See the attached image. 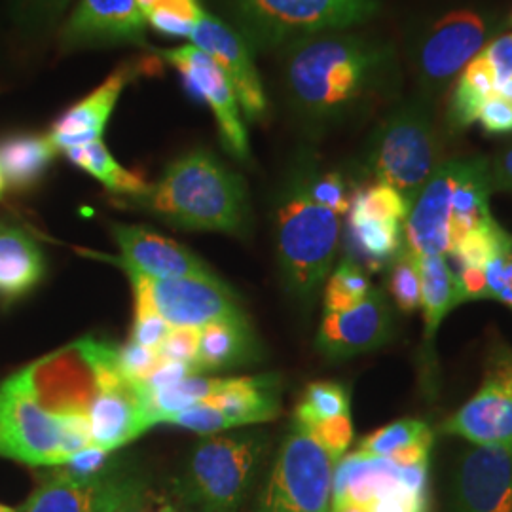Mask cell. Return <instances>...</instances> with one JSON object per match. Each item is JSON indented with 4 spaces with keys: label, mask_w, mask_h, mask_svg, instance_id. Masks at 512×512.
Wrapping results in <instances>:
<instances>
[{
    "label": "cell",
    "mask_w": 512,
    "mask_h": 512,
    "mask_svg": "<svg viewBox=\"0 0 512 512\" xmlns=\"http://www.w3.org/2000/svg\"><path fill=\"white\" fill-rule=\"evenodd\" d=\"M143 492V478L114 469L92 478L61 471L38 488L23 512H116Z\"/></svg>",
    "instance_id": "cell-14"
},
{
    "label": "cell",
    "mask_w": 512,
    "mask_h": 512,
    "mask_svg": "<svg viewBox=\"0 0 512 512\" xmlns=\"http://www.w3.org/2000/svg\"><path fill=\"white\" fill-rule=\"evenodd\" d=\"M497 21L475 10H456L437 19L416 44L414 65L425 99H435L494 38Z\"/></svg>",
    "instance_id": "cell-9"
},
{
    "label": "cell",
    "mask_w": 512,
    "mask_h": 512,
    "mask_svg": "<svg viewBox=\"0 0 512 512\" xmlns=\"http://www.w3.org/2000/svg\"><path fill=\"white\" fill-rule=\"evenodd\" d=\"M59 44L65 52L126 44L148 48L147 21L137 0H80L61 27Z\"/></svg>",
    "instance_id": "cell-15"
},
{
    "label": "cell",
    "mask_w": 512,
    "mask_h": 512,
    "mask_svg": "<svg viewBox=\"0 0 512 512\" xmlns=\"http://www.w3.org/2000/svg\"><path fill=\"white\" fill-rule=\"evenodd\" d=\"M494 74L495 90L512 78V31L492 38L480 52Z\"/></svg>",
    "instance_id": "cell-44"
},
{
    "label": "cell",
    "mask_w": 512,
    "mask_h": 512,
    "mask_svg": "<svg viewBox=\"0 0 512 512\" xmlns=\"http://www.w3.org/2000/svg\"><path fill=\"white\" fill-rule=\"evenodd\" d=\"M330 512H372V509L366 503L340 499V501H332L330 503Z\"/></svg>",
    "instance_id": "cell-53"
},
{
    "label": "cell",
    "mask_w": 512,
    "mask_h": 512,
    "mask_svg": "<svg viewBox=\"0 0 512 512\" xmlns=\"http://www.w3.org/2000/svg\"><path fill=\"white\" fill-rule=\"evenodd\" d=\"M154 2H156V0H137V4H139V8H141L143 16H145V12H148V10L154 6Z\"/></svg>",
    "instance_id": "cell-56"
},
{
    "label": "cell",
    "mask_w": 512,
    "mask_h": 512,
    "mask_svg": "<svg viewBox=\"0 0 512 512\" xmlns=\"http://www.w3.org/2000/svg\"><path fill=\"white\" fill-rule=\"evenodd\" d=\"M495 93H497L499 97H503L505 101L512 103V78L511 80H507L505 84H501V86L495 90Z\"/></svg>",
    "instance_id": "cell-55"
},
{
    "label": "cell",
    "mask_w": 512,
    "mask_h": 512,
    "mask_svg": "<svg viewBox=\"0 0 512 512\" xmlns=\"http://www.w3.org/2000/svg\"><path fill=\"white\" fill-rule=\"evenodd\" d=\"M372 291L363 268L346 256L330 274L325 289V311H346L361 304Z\"/></svg>",
    "instance_id": "cell-34"
},
{
    "label": "cell",
    "mask_w": 512,
    "mask_h": 512,
    "mask_svg": "<svg viewBox=\"0 0 512 512\" xmlns=\"http://www.w3.org/2000/svg\"><path fill=\"white\" fill-rule=\"evenodd\" d=\"M456 512H512V448L471 444L454 476Z\"/></svg>",
    "instance_id": "cell-18"
},
{
    "label": "cell",
    "mask_w": 512,
    "mask_h": 512,
    "mask_svg": "<svg viewBox=\"0 0 512 512\" xmlns=\"http://www.w3.org/2000/svg\"><path fill=\"white\" fill-rule=\"evenodd\" d=\"M387 289L403 313H414L421 308V274L418 256L406 247L389 264Z\"/></svg>",
    "instance_id": "cell-36"
},
{
    "label": "cell",
    "mask_w": 512,
    "mask_h": 512,
    "mask_svg": "<svg viewBox=\"0 0 512 512\" xmlns=\"http://www.w3.org/2000/svg\"><path fill=\"white\" fill-rule=\"evenodd\" d=\"M461 173V158L446 160L421 188L404 220V247L416 256L452 253L454 190Z\"/></svg>",
    "instance_id": "cell-16"
},
{
    "label": "cell",
    "mask_w": 512,
    "mask_h": 512,
    "mask_svg": "<svg viewBox=\"0 0 512 512\" xmlns=\"http://www.w3.org/2000/svg\"><path fill=\"white\" fill-rule=\"evenodd\" d=\"M150 512V511H148ZM154 512H179V509H175V507H173V505H164V507H160V509H158V511H154Z\"/></svg>",
    "instance_id": "cell-57"
},
{
    "label": "cell",
    "mask_w": 512,
    "mask_h": 512,
    "mask_svg": "<svg viewBox=\"0 0 512 512\" xmlns=\"http://www.w3.org/2000/svg\"><path fill=\"white\" fill-rule=\"evenodd\" d=\"M112 234L122 251V258L118 260L150 279L211 274L192 251L150 228L114 224Z\"/></svg>",
    "instance_id": "cell-21"
},
{
    "label": "cell",
    "mask_w": 512,
    "mask_h": 512,
    "mask_svg": "<svg viewBox=\"0 0 512 512\" xmlns=\"http://www.w3.org/2000/svg\"><path fill=\"white\" fill-rule=\"evenodd\" d=\"M421 274V311H423V346L421 357L425 370L435 372V338L444 317L458 308L459 300L456 274L446 262V256H418Z\"/></svg>",
    "instance_id": "cell-24"
},
{
    "label": "cell",
    "mask_w": 512,
    "mask_h": 512,
    "mask_svg": "<svg viewBox=\"0 0 512 512\" xmlns=\"http://www.w3.org/2000/svg\"><path fill=\"white\" fill-rule=\"evenodd\" d=\"M260 348L249 319L211 323L200 330V346L194 361L198 374L249 365L260 359Z\"/></svg>",
    "instance_id": "cell-25"
},
{
    "label": "cell",
    "mask_w": 512,
    "mask_h": 512,
    "mask_svg": "<svg viewBox=\"0 0 512 512\" xmlns=\"http://www.w3.org/2000/svg\"><path fill=\"white\" fill-rule=\"evenodd\" d=\"M427 471L429 465L399 467L389 459L370 458L355 452L340 459L336 465L332 501L349 499L368 505L384 495L401 490L427 494Z\"/></svg>",
    "instance_id": "cell-20"
},
{
    "label": "cell",
    "mask_w": 512,
    "mask_h": 512,
    "mask_svg": "<svg viewBox=\"0 0 512 512\" xmlns=\"http://www.w3.org/2000/svg\"><path fill=\"white\" fill-rule=\"evenodd\" d=\"M393 338V311L384 293L372 289L351 310L325 311L317 349L329 359H349L382 348Z\"/></svg>",
    "instance_id": "cell-19"
},
{
    "label": "cell",
    "mask_w": 512,
    "mask_h": 512,
    "mask_svg": "<svg viewBox=\"0 0 512 512\" xmlns=\"http://www.w3.org/2000/svg\"><path fill=\"white\" fill-rule=\"evenodd\" d=\"M118 365L131 382H145L148 376L162 365V359L158 351L129 342L126 346L118 348Z\"/></svg>",
    "instance_id": "cell-42"
},
{
    "label": "cell",
    "mask_w": 512,
    "mask_h": 512,
    "mask_svg": "<svg viewBox=\"0 0 512 512\" xmlns=\"http://www.w3.org/2000/svg\"><path fill=\"white\" fill-rule=\"evenodd\" d=\"M88 416L93 446L109 452L139 439L145 431L154 427L137 382L118 389L99 391Z\"/></svg>",
    "instance_id": "cell-22"
},
{
    "label": "cell",
    "mask_w": 512,
    "mask_h": 512,
    "mask_svg": "<svg viewBox=\"0 0 512 512\" xmlns=\"http://www.w3.org/2000/svg\"><path fill=\"white\" fill-rule=\"evenodd\" d=\"M440 431L478 446L512 448V351H495L482 387Z\"/></svg>",
    "instance_id": "cell-11"
},
{
    "label": "cell",
    "mask_w": 512,
    "mask_h": 512,
    "mask_svg": "<svg viewBox=\"0 0 512 512\" xmlns=\"http://www.w3.org/2000/svg\"><path fill=\"white\" fill-rule=\"evenodd\" d=\"M484 274L488 298H494L512 310V234H507L499 253L484 268Z\"/></svg>",
    "instance_id": "cell-39"
},
{
    "label": "cell",
    "mask_w": 512,
    "mask_h": 512,
    "mask_svg": "<svg viewBox=\"0 0 512 512\" xmlns=\"http://www.w3.org/2000/svg\"><path fill=\"white\" fill-rule=\"evenodd\" d=\"M239 33L256 50L344 31L376 18L380 0H228Z\"/></svg>",
    "instance_id": "cell-6"
},
{
    "label": "cell",
    "mask_w": 512,
    "mask_h": 512,
    "mask_svg": "<svg viewBox=\"0 0 512 512\" xmlns=\"http://www.w3.org/2000/svg\"><path fill=\"white\" fill-rule=\"evenodd\" d=\"M190 376H198L196 368L192 363H175V361H165L158 366L145 382L141 384L147 387L148 391H162L171 385L179 384Z\"/></svg>",
    "instance_id": "cell-48"
},
{
    "label": "cell",
    "mask_w": 512,
    "mask_h": 512,
    "mask_svg": "<svg viewBox=\"0 0 512 512\" xmlns=\"http://www.w3.org/2000/svg\"><path fill=\"white\" fill-rule=\"evenodd\" d=\"M338 459L293 421L256 512H330Z\"/></svg>",
    "instance_id": "cell-7"
},
{
    "label": "cell",
    "mask_w": 512,
    "mask_h": 512,
    "mask_svg": "<svg viewBox=\"0 0 512 512\" xmlns=\"http://www.w3.org/2000/svg\"><path fill=\"white\" fill-rule=\"evenodd\" d=\"M65 420L38 401L29 370L0 385V456L27 465H63Z\"/></svg>",
    "instance_id": "cell-8"
},
{
    "label": "cell",
    "mask_w": 512,
    "mask_h": 512,
    "mask_svg": "<svg viewBox=\"0 0 512 512\" xmlns=\"http://www.w3.org/2000/svg\"><path fill=\"white\" fill-rule=\"evenodd\" d=\"M190 40L228 76L238 95L243 118L249 122H262L270 112V101L256 69L253 48L241 37V33L213 14L203 12L202 18L194 23Z\"/></svg>",
    "instance_id": "cell-13"
},
{
    "label": "cell",
    "mask_w": 512,
    "mask_h": 512,
    "mask_svg": "<svg viewBox=\"0 0 512 512\" xmlns=\"http://www.w3.org/2000/svg\"><path fill=\"white\" fill-rule=\"evenodd\" d=\"M410 213V203L403 196L387 186L374 183L357 188L351 196L349 217L353 219L395 220L404 222Z\"/></svg>",
    "instance_id": "cell-31"
},
{
    "label": "cell",
    "mask_w": 512,
    "mask_h": 512,
    "mask_svg": "<svg viewBox=\"0 0 512 512\" xmlns=\"http://www.w3.org/2000/svg\"><path fill=\"white\" fill-rule=\"evenodd\" d=\"M165 423H171V425H179L184 429H190V431H196L200 435H215L220 431H226V429H232L234 423L228 420L222 412L207 406V404L198 403L194 406H188L181 412L173 414L171 418H167Z\"/></svg>",
    "instance_id": "cell-40"
},
{
    "label": "cell",
    "mask_w": 512,
    "mask_h": 512,
    "mask_svg": "<svg viewBox=\"0 0 512 512\" xmlns=\"http://www.w3.org/2000/svg\"><path fill=\"white\" fill-rule=\"evenodd\" d=\"M71 2L73 0H8L12 19L29 35H44L54 29Z\"/></svg>",
    "instance_id": "cell-37"
},
{
    "label": "cell",
    "mask_w": 512,
    "mask_h": 512,
    "mask_svg": "<svg viewBox=\"0 0 512 512\" xmlns=\"http://www.w3.org/2000/svg\"><path fill=\"white\" fill-rule=\"evenodd\" d=\"M397 55L389 42L325 33L285 48L283 88L298 118L327 128L370 109L393 90Z\"/></svg>",
    "instance_id": "cell-1"
},
{
    "label": "cell",
    "mask_w": 512,
    "mask_h": 512,
    "mask_svg": "<svg viewBox=\"0 0 512 512\" xmlns=\"http://www.w3.org/2000/svg\"><path fill=\"white\" fill-rule=\"evenodd\" d=\"M495 95L494 74L482 55L461 71L446 110V126L450 133H461L478 122L482 105Z\"/></svg>",
    "instance_id": "cell-29"
},
{
    "label": "cell",
    "mask_w": 512,
    "mask_h": 512,
    "mask_svg": "<svg viewBox=\"0 0 512 512\" xmlns=\"http://www.w3.org/2000/svg\"><path fill=\"white\" fill-rule=\"evenodd\" d=\"M509 232H505L495 220L469 232L465 238L459 239L452 249V256L458 268H480L484 270L488 262L494 258Z\"/></svg>",
    "instance_id": "cell-35"
},
{
    "label": "cell",
    "mask_w": 512,
    "mask_h": 512,
    "mask_svg": "<svg viewBox=\"0 0 512 512\" xmlns=\"http://www.w3.org/2000/svg\"><path fill=\"white\" fill-rule=\"evenodd\" d=\"M44 275V256L23 230L0 226V293L19 296Z\"/></svg>",
    "instance_id": "cell-27"
},
{
    "label": "cell",
    "mask_w": 512,
    "mask_h": 512,
    "mask_svg": "<svg viewBox=\"0 0 512 512\" xmlns=\"http://www.w3.org/2000/svg\"><path fill=\"white\" fill-rule=\"evenodd\" d=\"M403 247V222L349 217L348 256L359 266L380 270L391 264Z\"/></svg>",
    "instance_id": "cell-28"
},
{
    "label": "cell",
    "mask_w": 512,
    "mask_h": 512,
    "mask_svg": "<svg viewBox=\"0 0 512 512\" xmlns=\"http://www.w3.org/2000/svg\"><path fill=\"white\" fill-rule=\"evenodd\" d=\"M511 23H512V14H511Z\"/></svg>",
    "instance_id": "cell-60"
},
{
    "label": "cell",
    "mask_w": 512,
    "mask_h": 512,
    "mask_svg": "<svg viewBox=\"0 0 512 512\" xmlns=\"http://www.w3.org/2000/svg\"><path fill=\"white\" fill-rule=\"evenodd\" d=\"M116 512H148L147 492L135 495L133 499H129L128 503Z\"/></svg>",
    "instance_id": "cell-54"
},
{
    "label": "cell",
    "mask_w": 512,
    "mask_h": 512,
    "mask_svg": "<svg viewBox=\"0 0 512 512\" xmlns=\"http://www.w3.org/2000/svg\"><path fill=\"white\" fill-rule=\"evenodd\" d=\"M131 203L171 226L198 232L243 236L251 228V202L243 177L198 148L165 167Z\"/></svg>",
    "instance_id": "cell-2"
},
{
    "label": "cell",
    "mask_w": 512,
    "mask_h": 512,
    "mask_svg": "<svg viewBox=\"0 0 512 512\" xmlns=\"http://www.w3.org/2000/svg\"><path fill=\"white\" fill-rule=\"evenodd\" d=\"M0 512H18L16 509H12V507H6V505H0Z\"/></svg>",
    "instance_id": "cell-59"
},
{
    "label": "cell",
    "mask_w": 512,
    "mask_h": 512,
    "mask_svg": "<svg viewBox=\"0 0 512 512\" xmlns=\"http://www.w3.org/2000/svg\"><path fill=\"white\" fill-rule=\"evenodd\" d=\"M308 160H300L275 205V243L287 291L311 302L327 281L340 247V217L317 205L306 184Z\"/></svg>",
    "instance_id": "cell-3"
},
{
    "label": "cell",
    "mask_w": 512,
    "mask_h": 512,
    "mask_svg": "<svg viewBox=\"0 0 512 512\" xmlns=\"http://www.w3.org/2000/svg\"><path fill=\"white\" fill-rule=\"evenodd\" d=\"M65 154L71 160V164L90 173L114 194L139 196L150 186L143 175L128 171L118 164L101 139L84 147L69 148L65 150Z\"/></svg>",
    "instance_id": "cell-30"
},
{
    "label": "cell",
    "mask_w": 512,
    "mask_h": 512,
    "mask_svg": "<svg viewBox=\"0 0 512 512\" xmlns=\"http://www.w3.org/2000/svg\"><path fill=\"white\" fill-rule=\"evenodd\" d=\"M490 183L494 192L512 194V147L490 160Z\"/></svg>",
    "instance_id": "cell-51"
},
{
    "label": "cell",
    "mask_w": 512,
    "mask_h": 512,
    "mask_svg": "<svg viewBox=\"0 0 512 512\" xmlns=\"http://www.w3.org/2000/svg\"><path fill=\"white\" fill-rule=\"evenodd\" d=\"M110 452L99 446H86L73 458L63 463V473L74 476V478H92L109 471Z\"/></svg>",
    "instance_id": "cell-45"
},
{
    "label": "cell",
    "mask_w": 512,
    "mask_h": 512,
    "mask_svg": "<svg viewBox=\"0 0 512 512\" xmlns=\"http://www.w3.org/2000/svg\"><path fill=\"white\" fill-rule=\"evenodd\" d=\"M304 429L329 452L332 458L338 459V461L344 458V454L353 440V425H351L349 414L319 421V423H315L311 427H304Z\"/></svg>",
    "instance_id": "cell-41"
},
{
    "label": "cell",
    "mask_w": 512,
    "mask_h": 512,
    "mask_svg": "<svg viewBox=\"0 0 512 512\" xmlns=\"http://www.w3.org/2000/svg\"><path fill=\"white\" fill-rule=\"evenodd\" d=\"M150 50L160 61L169 63L181 73L184 88L194 101L209 105L219 126L222 147L226 148L232 158L247 164L251 160V148L243 112L239 107L238 95L219 65L194 44L167 50Z\"/></svg>",
    "instance_id": "cell-10"
},
{
    "label": "cell",
    "mask_w": 512,
    "mask_h": 512,
    "mask_svg": "<svg viewBox=\"0 0 512 512\" xmlns=\"http://www.w3.org/2000/svg\"><path fill=\"white\" fill-rule=\"evenodd\" d=\"M150 10H162V12L173 14L177 18L192 21V23H196L198 19L202 18V14L205 12L200 0H156Z\"/></svg>",
    "instance_id": "cell-52"
},
{
    "label": "cell",
    "mask_w": 512,
    "mask_h": 512,
    "mask_svg": "<svg viewBox=\"0 0 512 512\" xmlns=\"http://www.w3.org/2000/svg\"><path fill=\"white\" fill-rule=\"evenodd\" d=\"M349 414L348 391L334 382H313L306 387L294 410V420L302 427Z\"/></svg>",
    "instance_id": "cell-32"
},
{
    "label": "cell",
    "mask_w": 512,
    "mask_h": 512,
    "mask_svg": "<svg viewBox=\"0 0 512 512\" xmlns=\"http://www.w3.org/2000/svg\"><path fill=\"white\" fill-rule=\"evenodd\" d=\"M145 21L154 31H158L160 35H165V37L188 38L190 40L192 31H194L192 21L177 18V16L167 14L162 10H148V12H145Z\"/></svg>",
    "instance_id": "cell-49"
},
{
    "label": "cell",
    "mask_w": 512,
    "mask_h": 512,
    "mask_svg": "<svg viewBox=\"0 0 512 512\" xmlns=\"http://www.w3.org/2000/svg\"><path fill=\"white\" fill-rule=\"evenodd\" d=\"M4 188H6V181H4V175H2V171H0V198H2V194H4Z\"/></svg>",
    "instance_id": "cell-58"
},
{
    "label": "cell",
    "mask_w": 512,
    "mask_h": 512,
    "mask_svg": "<svg viewBox=\"0 0 512 512\" xmlns=\"http://www.w3.org/2000/svg\"><path fill=\"white\" fill-rule=\"evenodd\" d=\"M429 439H435V435L425 421H393L361 440L357 452L370 456V458L385 459L389 458L391 454L403 450L406 446Z\"/></svg>",
    "instance_id": "cell-33"
},
{
    "label": "cell",
    "mask_w": 512,
    "mask_h": 512,
    "mask_svg": "<svg viewBox=\"0 0 512 512\" xmlns=\"http://www.w3.org/2000/svg\"><path fill=\"white\" fill-rule=\"evenodd\" d=\"M158 63L160 59L154 55L120 65L97 90L65 110L50 131L55 148L65 152L69 148L84 147L99 141L129 82L143 74L158 73Z\"/></svg>",
    "instance_id": "cell-17"
},
{
    "label": "cell",
    "mask_w": 512,
    "mask_h": 512,
    "mask_svg": "<svg viewBox=\"0 0 512 512\" xmlns=\"http://www.w3.org/2000/svg\"><path fill=\"white\" fill-rule=\"evenodd\" d=\"M456 274V285H458L459 300L461 304L467 300H480L488 298V283L486 274L480 268H459Z\"/></svg>",
    "instance_id": "cell-50"
},
{
    "label": "cell",
    "mask_w": 512,
    "mask_h": 512,
    "mask_svg": "<svg viewBox=\"0 0 512 512\" xmlns=\"http://www.w3.org/2000/svg\"><path fill=\"white\" fill-rule=\"evenodd\" d=\"M154 304L169 327L203 329L211 323L247 319L245 311L217 275L150 279Z\"/></svg>",
    "instance_id": "cell-12"
},
{
    "label": "cell",
    "mask_w": 512,
    "mask_h": 512,
    "mask_svg": "<svg viewBox=\"0 0 512 512\" xmlns=\"http://www.w3.org/2000/svg\"><path fill=\"white\" fill-rule=\"evenodd\" d=\"M478 124L490 135H511L512 133V103L492 95L480 109Z\"/></svg>",
    "instance_id": "cell-46"
},
{
    "label": "cell",
    "mask_w": 512,
    "mask_h": 512,
    "mask_svg": "<svg viewBox=\"0 0 512 512\" xmlns=\"http://www.w3.org/2000/svg\"><path fill=\"white\" fill-rule=\"evenodd\" d=\"M440 135L429 99L418 97L391 110L368 139L363 169L376 183L416 202L421 188L442 164Z\"/></svg>",
    "instance_id": "cell-4"
},
{
    "label": "cell",
    "mask_w": 512,
    "mask_h": 512,
    "mask_svg": "<svg viewBox=\"0 0 512 512\" xmlns=\"http://www.w3.org/2000/svg\"><path fill=\"white\" fill-rule=\"evenodd\" d=\"M268 437L238 431L200 440L175 482V492L192 512H238L255 482Z\"/></svg>",
    "instance_id": "cell-5"
},
{
    "label": "cell",
    "mask_w": 512,
    "mask_h": 512,
    "mask_svg": "<svg viewBox=\"0 0 512 512\" xmlns=\"http://www.w3.org/2000/svg\"><path fill=\"white\" fill-rule=\"evenodd\" d=\"M372 512H427V494L401 490L368 503Z\"/></svg>",
    "instance_id": "cell-47"
},
{
    "label": "cell",
    "mask_w": 512,
    "mask_h": 512,
    "mask_svg": "<svg viewBox=\"0 0 512 512\" xmlns=\"http://www.w3.org/2000/svg\"><path fill=\"white\" fill-rule=\"evenodd\" d=\"M200 330L186 329V327H177L171 329L167 334L162 346L158 348V355L165 361H175V363H192L196 361L198 355V346H200Z\"/></svg>",
    "instance_id": "cell-43"
},
{
    "label": "cell",
    "mask_w": 512,
    "mask_h": 512,
    "mask_svg": "<svg viewBox=\"0 0 512 512\" xmlns=\"http://www.w3.org/2000/svg\"><path fill=\"white\" fill-rule=\"evenodd\" d=\"M55 148L50 135L18 133L0 141V171L12 188H31L54 164Z\"/></svg>",
    "instance_id": "cell-26"
},
{
    "label": "cell",
    "mask_w": 512,
    "mask_h": 512,
    "mask_svg": "<svg viewBox=\"0 0 512 512\" xmlns=\"http://www.w3.org/2000/svg\"><path fill=\"white\" fill-rule=\"evenodd\" d=\"M203 404L222 412L234 427L266 423L281 412V378L277 374L224 378Z\"/></svg>",
    "instance_id": "cell-23"
},
{
    "label": "cell",
    "mask_w": 512,
    "mask_h": 512,
    "mask_svg": "<svg viewBox=\"0 0 512 512\" xmlns=\"http://www.w3.org/2000/svg\"><path fill=\"white\" fill-rule=\"evenodd\" d=\"M306 184L311 200L329 209L334 215L342 217L348 215L351 196L348 192V184L342 173L338 171H327L319 173L315 165L308 160V173H306Z\"/></svg>",
    "instance_id": "cell-38"
}]
</instances>
